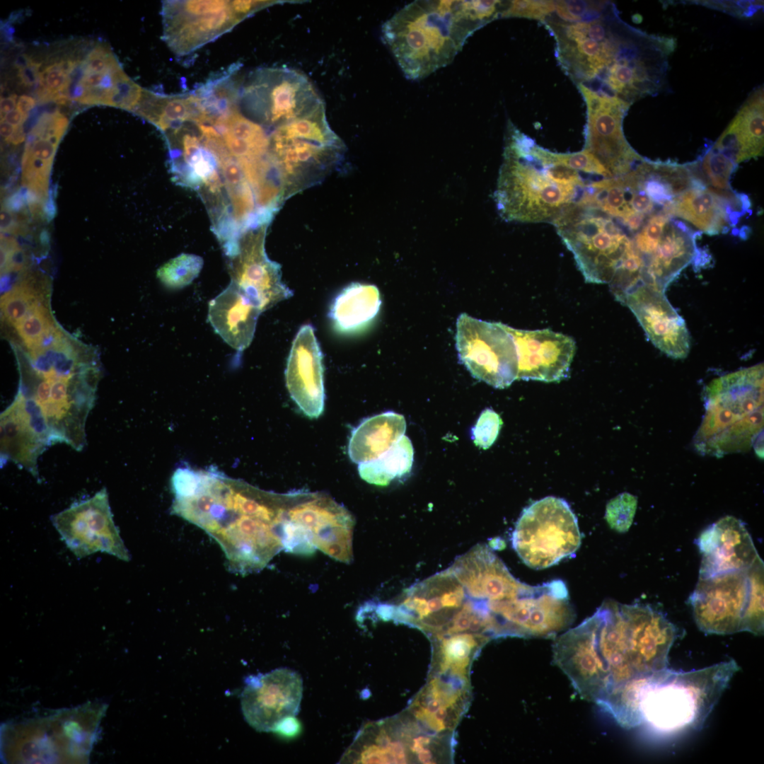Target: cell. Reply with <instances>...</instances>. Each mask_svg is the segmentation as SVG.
Returning a JSON list of instances; mask_svg holds the SVG:
<instances>
[{"mask_svg": "<svg viewBox=\"0 0 764 764\" xmlns=\"http://www.w3.org/2000/svg\"><path fill=\"white\" fill-rule=\"evenodd\" d=\"M291 498L257 489L211 467L191 492L174 497L171 513L203 529L221 546L230 570L263 569L283 550L281 528Z\"/></svg>", "mask_w": 764, "mask_h": 764, "instance_id": "1", "label": "cell"}, {"mask_svg": "<svg viewBox=\"0 0 764 764\" xmlns=\"http://www.w3.org/2000/svg\"><path fill=\"white\" fill-rule=\"evenodd\" d=\"M261 313L260 308L231 282L209 301L208 320L229 346L242 352L253 340Z\"/></svg>", "mask_w": 764, "mask_h": 764, "instance_id": "29", "label": "cell"}, {"mask_svg": "<svg viewBox=\"0 0 764 764\" xmlns=\"http://www.w3.org/2000/svg\"><path fill=\"white\" fill-rule=\"evenodd\" d=\"M552 224L588 283L609 284L635 248L618 221L589 207L574 204Z\"/></svg>", "mask_w": 764, "mask_h": 764, "instance_id": "8", "label": "cell"}, {"mask_svg": "<svg viewBox=\"0 0 764 764\" xmlns=\"http://www.w3.org/2000/svg\"><path fill=\"white\" fill-rule=\"evenodd\" d=\"M54 324L47 308L40 303L15 328L28 349Z\"/></svg>", "mask_w": 764, "mask_h": 764, "instance_id": "41", "label": "cell"}, {"mask_svg": "<svg viewBox=\"0 0 764 764\" xmlns=\"http://www.w3.org/2000/svg\"><path fill=\"white\" fill-rule=\"evenodd\" d=\"M65 340L62 331L54 324L28 348L29 352H40L54 348Z\"/></svg>", "mask_w": 764, "mask_h": 764, "instance_id": "48", "label": "cell"}, {"mask_svg": "<svg viewBox=\"0 0 764 764\" xmlns=\"http://www.w3.org/2000/svg\"><path fill=\"white\" fill-rule=\"evenodd\" d=\"M750 580L748 570L699 579L690 594L695 622L707 634L748 632Z\"/></svg>", "mask_w": 764, "mask_h": 764, "instance_id": "15", "label": "cell"}, {"mask_svg": "<svg viewBox=\"0 0 764 764\" xmlns=\"http://www.w3.org/2000/svg\"><path fill=\"white\" fill-rule=\"evenodd\" d=\"M561 31L562 57L587 79H603L610 66L644 50V35L635 41L618 36L601 19L563 25Z\"/></svg>", "mask_w": 764, "mask_h": 764, "instance_id": "16", "label": "cell"}, {"mask_svg": "<svg viewBox=\"0 0 764 764\" xmlns=\"http://www.w3.org/2000/svg\"><path fill=\"white\" fill-rule=\"evenodd\" d=\"M463 586L447 569L411 586L397 608L390 607L400 620L436 628L439 622L460 609L465 600Z\"/></svg>", "mask_w": 764, "mask_h": 764, "instance_id": "27", "label": "cell"}, {"mask_svg": "<svg viewBox=\"0 0 764 764\" xmlns=\"http://www.w3.org/2000/svg\"><path fill=\"white\" fill-rule=\"evenodd\" d=\"M697 163L701 178L707 186L722 192L733 191L730 179L737 165L732 161L710 147Z\"/></svg>", "mask_w": 764, "mask_h": 764, "instance_id": "38", "label": "cell"}, {"mask_svg": "<svg viewBox=\"0 0 764 764\" xmlns=\"http://www.w3.org/2000/svg\"><path fill=\"white\" fill-rule=\"evenodd\" d=\"M607 681L603 700L623 687L668 667L676 626L643 603L604 601L590 616Z\"/></svg>", "mask_w": 764, "mask_h": 764, "instance_id": "4", "label": "cell"}, {"mask_svg": "<svg viewBox=\"0 0 764 764\" xmlns=\"http://www.w3.org/2000/svg\"><path fill=\"white\" fill-rule=\"evenodd\" d=\"M555 6L562 19L573 22L582 20V16L590 9V4L581 1H555Z\"/></svg>", "mask_w": 764, "mask_h": 764, "instance_id": "47", "label": "cell"}, {"mask_svg": "<svg viewBox=\"0 0 764 764\" xmlns=\"http://www.w3.org/2000/svg\"><path fill=\"white\" fill-rule=\"evenodd\" d=\"M739 669L731 659L690 671L668 667L642 679L631 694L635 725L645 722L666 733L685 728L700 730Z\"/></svg>", "mask_w": 764, "mask_h": 764, "instance_id": "5", "label": "cell"}, {"mask_svg": "<svg viewBox=\"0 0 764 764\" xmlns=\"http://www.w3.org/2000/svg\"><path fill=\"white\" fill-rule=\"evenodd\" d=\"M267 226L250 230L241 236L236 253L230 257L231 281L262 312L292 296L282 281L281 266L265 252Z\"/></svg>", "mask_w": 764, "mask_h": 764, "instance_id": "20", "label": "cell"}, {"mask_svg": "<svg viewBox=\"0 0 764 764\" xmlns=\"http://www.w3.org/2000/svg\"><path fill=\"white\" fill-rule=\"evenodd\" d=\"M750 580L748 632L763 633V562L759 557L748 569Z\"/></svg>", "mask_w": 764, "mask_h": 764, "instance_id": "39", "label": "cell"}, {"mask_svg": "<svg viewBox=\"0 0 764 764\" xmlns=\"http://www.w3.org/2000/svg\"><path fill=\"white\" fill-rule=\"evenodd\" d=\"M581 540L577 519L569 504L552 496L525 508L511 536L517 555L536 569L548 568L573 555Z\"/></svg>", "mask_w": 764, "mask_h": 764, "instance_id": "9", "label": "cell"}, {"mask_svg": "<svg viewBox=\"0 0 764 764\" xmlns=\"http://www.w3.org/2000/svg\"><path fill=\"white\" fill-rule=\"evenodd\" d=\"M28 116V115H25V114L23 113L22 112H21L20 110H18V109H15V110H12L11 112H8V114H6L5 115V117H4V119L1 120V122H2V121L6 122L8 124L11 125L12 126H13L14 127H18V126L23 125L24 122L26 120Z\"/></svg>", "mask_w": 764, "mask_h": 764, "instance_id": "53", "label": "cell"}, {"mask_svg": "<svg viewBox=\"0 0 764 764\" xmlns=\"http://www.w3.org/2000/svg\"><path fill=\"white\" fill-rule=\"evenodd\" d=\"M1 231L16 233L21 231V227L16 222L12 212L3 209L1 212Z\"/></svg>", "mask_w": 764, "mask_h": 764, "instance_id": "51", "label": "cell"}, {"mask_svg": "<svg viewBox=\"0 0 764 764\" xmlns=\"http://www.w3.org/2000/svg\"><path fill=\"white\" fill-rule=\"evenodd\" d=\"M285 381L301 412L309 418H318L325 405L323 354L310 324L301 327L292 342Z\"/></svg>", "mask_w": 764, "mask_h": 764, "instance_id": "26", "label": "cell"}, {"mask_svg": "<svg viewBox=\"0 0 764 764\" xmlns=\"http://www.w3.org/2000/svg\"><path fill=\"white\" fill-rule=\"evenodd\" d=\"M229 153L245 172L265 170L272 160L263 128L236 110L214 126Z\"/></svg>", "mask_w": 764, "mask_h": 764, "instance_id": "31", "label": "cell"}, {"mask_svg": "<svg viewBox=\"0 0 764 764\" xmlns=\"http://www.w3.org/2000/svg\"><path fill=\"white\" fill-rule=\"evenodd\" d=\"M163 40L176 54L192 53L230 31L245 18L232 1H165Z\"/></svg>", "mask_w": 764, "mask_h": 764, "instance_id": "14", "label": "cell"}, {"mask_svg": "<svg viewBox=\"0 0 764 764\" xmlns=\"http://www.w3.org/2000/svg\"><path fill=\"white\" fill-rule=\"evenodd\" d=\"M51 521L68 548L79 559L97 552L128 562L130 555L113 521L106 488L75 502Z\"/></svg>", "mask_w": 764, "mask_h": 764, "instance_id": "13", "label": "cell"}, {"mask_svg": "<svg viewBox=\"0 0 764 764\" xmlns=\"http://www.w3.org/2000/svg\"><path fill=\"white\" fill-rule=\"evenodd\" d=\"M239 103L260 123L277 127L305 117L324 104L308 78L287 67L252 71L241 88Z\"/></svg>", "mask_w": 764, "mask_h": 764, "instance_id": "10", "label": "cell"}, {"mask_svg": "<svg viewBox=\"0 0 764 764\" xmlns=\"http://www.w3.org/2000/svg\"><path fill=\"white\" fill-rule=\"evenodd\" d=\"M14 130V127L6 122H1V136L7 141Z\"/></svg>", "mask_w": 764, "mask_h": 764, "instance_id": "57", "label": "cell"}, {"mask_svg": "<svg viewBox=\"0 0 764 764\" xmlns=\"http://www.w3.org/2000/svg\"><path fill=\"white\" fill-rule=\"evenodd\" d=\"M702 554L699 579L748 570L760 557L740 519L727 516L706 528L696 540Z\"/></svg>", "mask_w": 764, "mask_h": 764, "instance_id": "24", "label": "cell"}, {"mask_svg": "<svg viewBox=\"0 0 764 764\" xmlns=\"http://www.w3.org/2000/svg\"><path fill=\"white\" fill-rule=\"evenodd\" d=\"M121 66L109 48L98 45L81 63L83 72L105 73Z\"/></svg>", "mask_w": 764, "mask_h": 764, "instance_id": "46", "label": "cell"}, {"mask_svg": "<svg viewBox=\"0 0 764 764\" xmlns=\"http://www.w3.org/2000/svg\"><path fill=\"white\" fill-rule=\"evenodd\" d=\"M413 457L411 441L404 435L377 458L359 464L358 472L361 478L368 483L386 486L410 472Z\"/></svg>", "mask_w": 764, "mask_h": 764, "instance_id": "35", "label": "cell"}, {"mask_svg": "<svg viewBox=\"0 0 764 764\" xmlns=\"http://www.w3.org/2000/svg\"><path fill=\"white\" fill-rule=\"evenodd\" d=\"M500 1H415L382 26L404 75L422 79L449 64L471 35L501 15Z\"/></svg>", "mask_w": 764, "mask_h": 764, "instance_id": "2", "label": "cell"}, {"mask_svg": "<svg viewBox=\"0 0 764 764\" xmlns=\"http://www.w3.org/2000/svg\"><path fill=\"white\" fill-rule=\"evenodd\" d=\"M471 598L499 601L523 595L534 586L519 581L485 545H477L448 568Z\"/></svg>", "mask_w": 764, "mask_h": 764, "instance_id": "25", "label": "cell"}, {"mask_svg": "<svg viewBox=\"0 0 764 764\" xmlns=\"http://www.w3.org/2000/svg\"><path fill=\"white\" fill-rule=\"evenodd\" d=\"M587 105L585 149L591 153L611 177L624 175L643 158L626 141L622 122L630 105L615 97L599 94L579 85Z\"/></svg>", "mask_w": 764, "mask_h": 764, "instance_id": "17", "label": "cell"}, {"mask_svg": "<svg viewBox=\"0 0 764 764\" xmlns=\"http://www.w3.org/2000/svg\"><path fill=\"white\" fill-rule=\"evenodd\" d=\"M31 278L16 285L1 296V308L4 318L13 326L21 322L40 303L42 297Z\"/></svg>", "mask_w": 764, "mask_h": 764, "instance_id": "36", "label": "cell"}, {"mask_svg": "<svg viewBox=\"0 0 764 764\" xmlns=\"http://www.w3.org/2000/svg\"><path fill=\"white\" fill-rule=\"evenodd\" d=\"M693 231L673 216L660 214L649 218L632 237L643 264V283L664 291L690 263L700 249Z\"/></svg>", "mask_w": 764, "mask_h": 764, "instance_id": "12", "label": "cell"}, {"mask_svg": "<svg viewBox=\"0 0 764 764\" xmlns=\"http://www.w3.org/2000/svg\"><path fill=\"white\" fill-rule=\"evenodd\" d=\"M456 327L459 359L474 378L497 388H507L517 379L516 345L503 323L462 313Z\"/></svg>", "mask_w": 764, "mask_h": 764, "instance_id": "11", "label": "cell"}, {"mask_svg": "<svg viewBox=\"0 0 764 764\" xmlns=\"http://www.w3.org/2000/svg\"><path fill=\"white\" fill-rule=\"evenodd\" d=\"M556 160L596 181L612 178L609 172L591 153L583 150L571 154L555 153Z\"/></svg>", "mask_w": 764, "mask_h": 764, "instance_id": "42", "label": "cell"}, {"mask_svg": "<svg viewBox=\"0 0 764 764\" xmlns=\"http://www.w3.org/2000/svg\"><path fill=\"white\" fill-rule=\"evenodd\" d=\"M555 9V1H512L504 8L501 16H519L543 20Z\"/></svg>", "mask_w": 764, "mask_h": 764, "instance_id": "45", "label": "cell"}, {"mask_svg": "<svg viewBox=\"0 0 764 764\" xmlns=\"http://www.w3.org/2000/svg\"><path fill=\"white\" fill-rule=\"evenodd\" d=\"M553 660L585 700L598 704L604 696L606 676L588 618L558 637Z\"/></svg>", "mask_w": 764, "mask_h": 764, "instance_id": "23", "label": "cell"}, {"mask_svg": "<svg viewBox=\"0 0 764 764\" xmlns=\"http://www.w3.org/2000/svg\"><path fill=\"white\" fill-rule=\"evenodd\" d=\"M763 364L712 380L704 393L705 415L693 439L703 455L748 451L763 429Z\"/></svg>", "mask_w": 764, "mask_h": 764, "instance_id": "6", "label": "cell"}, {"mask_svg": "<svg viewBox=\"0 0 764 764\" xmlns=\"http://www.w3.org/2000/svg\"><path fill=\"white\" fill-rule=\"evenodd\" d=\"M763 88L753 93L711 147L734 163L763 154Z\"/></svg>", "mask_w": 764, "mask_h": 764, "instance_id": "30", "label": "cell"}, {"mask_svg": "<svg viewBox=\"0 0 764 764\" xmlns=\"http://www.w3.org/2000/svg\"><path fill=\"white\" fill-rule=\"evenodd\" d=\"M441 701L439 699L434 698L428 703L426 710L429 712L433 714L441 707Z\"/></svg>", "mask_w": 764, "mask_h": 764, "instance_id": "59", "label": "cell"}, {"mask_svg": "<svg viewBox=\"0 0 764 764\" xmlns=\"http://www.w3.org/2000/svg\"><path fill=\"white\" fill-rule=\"evenodd\" d=\"M403 415L386 412L364 419L351 433L348 443L350 460L360 464L377 458L405 434Z\"/></svg>", "mask_w": 764, "mask_h": 764, "instance_id": "32", "label": "cell"}, {"mask_svg": "<svg viewBox=\"0 0 764 764\" xmlns=\"http://www.w3.org/2000/svg\"><path fill=\"white\" fill-rule=\"evenodd\" d=\"M412 743L419 744L424 747L431 743V739L424 736H419L413 739Z\"/></svg>", "mask_w": 764, "mask_h": 764, "instance_id": "60", "label": "cell"}, {"mask_svg": "<svg viewBox=\"0 0 764 764\" xmlns=\"http://www.w3.org/2000/svg\"><path fill=\"white\" fill-rule=\"evenodd\" d=\"M16 66L18 69V76L22 84L25 86L38 84L40 76L39 64L25 56L22 60L17 61Z\"/></svg>", "mask_w": 764, "mask_h": 764, "instance_id": "49", "label": "cell"}, {"mask_svg": "<svg viewBox=\"0 0 764 764\" xmlns=\"http://www.w3.org/2000/svg\"><path fill=\"white\" fill-rule=\"evenodd\" d=\"M203 267V260L194 254L182 253L161 266L156 276L167 288L182 289L199 275Z\"/></svg>", "mask_w": 764, "mask_h": 764, "instance_id": "37", "label": "cell"}, {"mask_svg": "<svg viewBox=\"0 0 764 764\" xmlns=\"http://www.w3.org/2000/svg\"><path fill=\"white\" fill-rule=\"evenodd\" d=\"M302 695V678L289 668L250 676L241 693L242 712L255 730L274 731L282 722L297 714Z\"/></svg>", "mask_w": 764, "mask_h": 764, "instance_id": "18", "label": "cell"}, {"mask_svg": "<svg viewBox=\"0 0 764 764\" xmlns=\"http://www.w3.org/2000/svg\"><path fill=\"white\" fill-rule=\"evenodd\" d=\"M25 139V133L23 125L14 127V130L11 136L7 140V143L12 144L13 145H18L23 143Z\"/></svg>", "mask_w": 764, "mask_h": 764, "instance_id": "56", "label": "cell"}, {"mask_svg": "<svg viewBox=\"0 0 764 764\" xmlns=\"http://www.w3.org/2000/svg\"><path fill=\"white\" fill-rule=\"evenodd\" d=\"M581 173L558 162L511 123L494 199L507 221L552 223L577 204L587 185Z\"/></svg>", "mask_w": 764, "mask_h": 764, "instance_id": "3", "label": "cell"}, {"mask_svg": "<svg viewBox=\"0 0 764 764\" xmlns=\"http://www.w3.org/2000/svg\"><path fill=\"white\" fill-rule=\"evenodd\" d=\"M269 141L284 200L320 182L345 151V144L329 125L325 104L276 127Z\"/></svg>", "mask_w": 764, "mask_h": 764, "instance_id": "7", "label": "cell"}, {"mask_svg": "<svg viewBox=\"0 0 764 764\" xmlns=\"http://www.w3.org/2000/svg\"><path fill=\"white\" fill-rule=\"evenodd\" d=\"M502 425L500 416L490 408L484 410L472 429L474 444L483 449L489 448L497 439Z\"/></svg>", "mask_w": 764, "mask_h": 764, "instance_id": "44", "label": "cell"}, {"mask_svg": "<svg viewBox=\"0 0 764 764\" xmlns=\"http://www.w3.org/2000/svg\"><path fill=\"white\" fill-rule=\"evenodd\" d=\"M518 357L517 379L560 381L569 376L576 352L574 339L550 329L519 330L504 324Z\"/></svg>", "mask_w": 764, "mask_h": 764, "instance_id": "21", "label": "cell"}, {"mask_svg": "<svg viewBox=\"0 0 764 764\" xmlns=\"http://www.w3.org/2000/svg\"><path fill=\"white\" fill-rule=\"evenodd\" d=\"M489 636L481 633H461L444 639L442 642L443 652L446 655L445 665L468 657L472 649L485 642Z\"/></svg>", "mask_w": 764, "mask_h": 764, "instance_id": "43", "label": "cell"}, {"mask_svg": "<svg viewBox=\"0 0 764 764\" xmlns=\"http://www.w3.org/2000/svg\"><path fill=\"white\" fill-rule=\"evenodd\" d=\"M299 729V724L297 720L294 717L288 718L282 722L274 732L279 733L282 735L290 736L297 733Z\"/></svg>", "mask_w": 764, "mask_h": 764, "instance_id": "52", "label": "cell"}, {"mask_svg": "<svg viewBox=\"0 0 764 764\" xmlns=\"http://www.w3.org/2000/svg\"><path fill=\"white\" fill-rule=\"evenodd\" d=\"M435 717L440 720L444 721L447 716V711L444 707H440L437 711L434 712Z\"/></svg>", "mask_w": 764, "mask_h": 764, "instance_id": "61", "label": "cell"}, {"mask_svg": "<svg viewBox=\"0 0 764 764\" xmlns=\"http://www.w3.org/2000/svg\"><path fill=\"white\" fill-rule=\"evenodd\" d=\"M381 303L375 285L354 282L335 298L328 316L337 332L350 334L367 326L378 314Z\"/></svg>", "mask_w": 764, "mask_h": 764, "instance_id": "33", "label": "cell"}, {"mask_svg": "<svg viewBox=\"0 0 764 764\" xmlns=\"http://www.w3.org/2000/svg\"><path fill=\"white\" fill-rule=\"evenodd\" d=\"M750 207L743 194L715 190L707 186L693 187L678 196L669 215L683 219L709 235L728 232Z\"/></svg>", "mask_w": 764, "mask_h": 764, "instance_id": "28", "label": "cell"}, {"mask_svg": "<svg viewBox=\"0 0 764 764\" xmlns=\"http://www.w3.org/2000/svg\"><path fill=\"white\" fill-rule=\"evenodd\" d=\"M26 204V189L24 188L10 196L4 202V209L11 212H18L25 208Z\"/></svg>", "mask_w": 764, "mask_h": 764, "instance_id": "50", "label": "cell"}, {"mask_svg": "<svg viewBox=\"0 0 764 764\" xmlns=\"http://www.w3.org/2000/svg\"><path fill=\"white\" fill-rule=\"evenodd\" d=\"M622 304L630 309L649 340L659 350L674 359L688 355L690 347L688 330L664 291L642 283L627 294Z\"/></svg>", "mask_w": 764, "mask_h": 764, "instance_id": "22", "label": "cell"}, {"mask_svg": "<svg viewBox=\"0 0 764 764\" xmlns=\"http://www.w3.org/2000/svg\"><path fill=\"white\" fill-rule=\"evenodd\" d=\"M287 515L311 533L316 549L337 561H351L354 521L343 506L323 494L293 492Z\"/></svg>", "mask_w": 764, "mask_h": 764, "instance_id": "19", "label": "cell"}, {"mask_svg": "<svg viewBox=\"0 0 764 764\" xmlns=\"http://www.w3.org/2000/svg\"><path fill=\"white\" fill-rule=\"evenodd\" d=\"M36 105V100L31 96H21L17 101L16 109L25 115L32 110Z\"/></svg>", "mask_w": 764, "mask_h": 764, "instance_id": "54", "label": "cell"}, {"mask_svg": "<svg viewBox=\"0 0 764 764\" xmlns=\"http://www.w3.org/2000/svg\"><path fill=\"white\" fill-rule=\"evenodd\" d=\"M418 760L422 763H434L432 761L433 755L430 750L427 748H423L418 753Z\"/></svg>", "mask_w": 764, "mask_h": 764, "instance_id": "58", "label": "cell"}, {"mask_svg": "<svg viewBox=\"0 0 764 764\" xmlns=\"http://www.w3.org/2000/svg\"><path fill=\"white\" fill-rule=\"evenodd\" d=\"M132 111L164 132L187 122L201 121L204 118L194 91L166 96L143 89L138 103Z\"/></svg>", "mask_w": 764, "mask_h": 764, "instance_id": "34", "label": "cell"}, {"mask_svg": "<svg viewBox=\"0 0 764 764\" xmlns=\"http://www.w3.org/2000/svg\"><path fill=\"white\" fill-rule=\"evenodd\" d=\"M637 507V498L628 492L621 493L610 499L606 509L605 518L609 526L625 533L631 526Z\"/></svg>", "mask_w": 764, "mask_h": 764, "instance_id": "40", "label": "cell"}, {"mask_svg": "<svg viewBox=\"0 0 764 764\" xmlns=\"http://www.w3.org/2000/svg\"><path fill=\"white\" fill-rule=\"evenodd\" d=\"M16 99L17 96L16 94L1 99V120L4 119L6 114L15 110L17 105Z\"/></svg>", "mask_w": 764, "mask_h": 764, "instance_id": "55", "label": "cell"}]
</instances>
